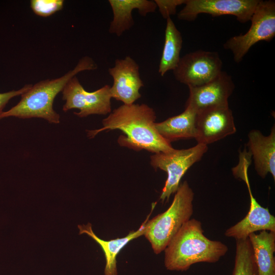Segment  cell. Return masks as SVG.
I'll return each instance as SVG.
<instances>
[{"instance_id":"obj_20","label":"cell","mask_w":275,"mask_h":275,"mask_svg":"<svg viewBox=\"0 0 275 275\" xmlns=\"http://www.w3.org/2000/svg\"><path fill=\"white\" fill-rule=\"evenodd\" d=\"M232 275H258L253 251L249 238L236 240Z\"/></svg>"},{"instance_id":"obj_21","label":"cell","mask_w":275,"mask_h":275,"mask_svg":"<svg viewBox=\"0 0 275 275\" xmlns=\"http://www.w3.org/2000/svg\"><path fill=\"white\" fill-rule=\"evenodd\" d=\"M64 3L63 0H32L30 5L31 9L36 15L48 17L61 10Z\"/></svg>"},{"instance_id":"obj_3","label":"cell","mask_w":275,"mask_h":275,"mask_svg":"<svg viewBox=\"0 0 275 275\" xmlns=\"http://www.w3.org/2000/svg\"><path fill=\"white\" fill-rule=\"evenodd\" d=\"M97 68L96 64L91 58L88 56L82 58L73 69L62 76L41 80L32 85L21 95V99L16 105L0 114V119L9 117L21 119L40 118L51 123H59L60 115L53 108V102L56 96L77 73Z\"/></svg>"},{"instance_id":"obj_10","label":"cell","mask_w":275,"mask_h":275,"mask_svg":"<svg viewBox=\"0 0 275 275\" xmlns=\"http://www.w3.org/2000/svg\"><path fill=\"white\" fill-rule=\"evenodd\" d=\"M197 144L208 145L234 134L236 128L228 105L211 106L197 112L196 119Z\"/></svg>"},{"instance_id":"obj_23","label":"cell","mask_w":275,"mask_h":275,"mask_svg":"<svg viewBox=\"0 0 275 275\" xmlns=\"http://www.w3.org/2000/svg\"><path fill=\"white\" fill-rule=\"evenodd\" d=\"M32 86V84H26L18 90H12L7 92L0 93V114L3 112V108L11 99L14 97L21 95L26 92Z\"/></svg>"},{"instance_id":"obj_19","label":"cell","mask_w":275,"mask_h":275,"mask_svg":"<svg viewBox=\"0 0 275 275\" xmlns=\"http://www.w3.org/2000/svg\"><path fill=\"white\" fill-rule=\"evenodd\" d=\"M166 20L164 42L158 68V73L161 76L177 67L183 43L181 34L171 18Z\"/></svg>"},{"instance_id":"obj_6","label":"cell","mask_w":275,"mask_h":275,"mask_svg":"<svg viewBox=\"0 0 275 275\" xmlns=\"http://www.w3.org/2000/svg\"><path fill=\"white\" fill-rule=\"evenodd\" d=\"M208 146L197 144L184 149H175L167 152L154 153L150 156V164L155 169H160L167 174V178L159 199L168 201L175 194L181 178L195 163L200 161L208 151Z\"/></svg>"},{"instance_id":"obj_15","label":"cell","mask_w":275,"mask_h":275,"mask_svg":"<svg viewBox=\"0 0 275 275\" xmlns=\"http://www.w3.org/2000/svg\"><path fill=\"white\" fill-rule=\"evenodd\" d=\"M113 12V19L108 29L111 34L120 37L134 25L132 12L138 10L139 14L146 16L155 11L157 6L154 1L149 0H109Z\"/></svg>"},{"instance_id":"obj_5","label":"cell","mask_w":275,"mask_h":275,"mask_svg":"<svg viewBox=\"0 0 275 275\" xmlns=\"http://www.w3.org/2000/svg\"><path fill=\"white\" fill-rule=\"evenodd\" d=\"M250 21V28L245 34L231 37L223 45L224 48L232 52L236 63L254 44L261 41L270 42L275 36L274 1L259 0Z\"/></svg>"},{"instance_id":"obj_4","label":"cell","mask_w":275,"mask_h":275,"mask_svg":"<svg viewBox=\"0 0 275 275\" xmlns=\"http://www.w3.org/2000/svg\"><path fill=\"white\" fill-rule=\"evenodd\" d=\"M194 193L187 181L180 184L169 208L146 223L144 236L156 254L164 251L193 214Z\"/></svg>"},{"instance_id":"obj_11","label":"cell","mask_w":275,"mask_h":275,"mask_svg":"<svg viewBox=\"0 0 275 275\" xmlns=\"http://www.w3.org/2000/svg\"><path fill=\"white\" fill-rule=\"evenodd\" d=\"M108 72L113 79L110 88L112 98L124 104H131L141 97L139 91L144 85L139 66L131 57L116 59L114 66L108 68Z\"/></svg>"},{"instance_id":"obj_22","label":"cell","mask_w":275,"mask_h":275,"mask_svg":"<svg viewBox=\"0 0 275 275\" xmlns=\"http://www.w3.org/2000/svg\"><path fill=\"white\" fill-rule=\"evenodd\" d=\"M157 8L164 19L171 17L176 13L177 7L185 4L186 0H154Z\"/></svg>"},{"instance_id":"obj_8","label":"cell","mask_w":275,"mask_h":275,"mask_svg":"<svg viewBox=\"0 0 275 275\" xmlns=\"http://www.w3.org/2000/svg\"><path fill=\"white\" fill-rule=\"evenodd\" d=\"M110 88L106 85L93 92L85 90L75 76L71 78L63 88V99L65 100L63 111L78 109L74 113L79 117H86L91 115H106L112 112Z\"/></svg>"},{"instance_id":"obj_12","label":"cell","mask_w":275,"mask_h":275,"mask_svg":"<svg viewBox=\"0 0 275 275\" xmlns=\"http://www.w3.org/2000/svg\"><path fill=\"white\" fill-rule=\"evenodd\" d=\"M189 94L185 105L197 112L209 107L228 105V99L235 88L231 76L224 71L204 85L188 87Z\"/></svg>"},{"instance_id":"obj_9","label":"cell","mask_w":275,"mask_h":275,"mask_svg":"<svg viewBox=\"0 0 275 275\" xmlns=\"http://www.w3.org/2000/svg\"><path fill=\"white\" fill-rule=\"evenodd\" d=\"M259 0H186L178 13L179 20H195L200 14L213 17L233 15L240 23L250 21Z\"/></svg>"},{"instance_id":"obj_2","label":"cell","mask_w":275,"mask_h":275,"mask_svg":"<svg viewBox=\"0 0 275 275\" xmlns=\"http://www.w3.org/2000/svg\"><path fill=\"white\" fill-rule=\"evenodd\" d=\"M164 251L167 269L182 271L195 263L217 262L228 248L220 241L206 237L201 222L192 218L181 227Z\"/></svg>"},{"instance_id":"obj_13","label":"cell","mask_w":275,"mask_h":275,"mask_svg":"<svg viewBox=\"0 0 275 275\" xmlns=\"http://www.w3.org/2000/svg\"><path fill=\"white\" fill-rule=\"evenodd\" d=\"M250 198V208L242 220L228 228L225 232L228 237L236 240L245 239L257 231L266 230L275 232V217L268 208L261 206L253 195L249 181L245 182Z\"/></svg>"},{"instance_id":"obj_7","label":"cell","mask_w":275,"mask_h":275,"mask_svg":"<svg viewBox=\"0 0 275 275\" xmlns=\"http://www.w3.org/2000/svg\"><path fill=\"white\" fill-rule=\"evenodd\" d=\"M222 66L217 52L198 50L180 58L173 72L178 81L188 87H196L215 78L222 72Z\"/></svg>"},{"instance_id":"obj_1","label":"cell","mask_w":275,"mask_h":275,"mask_svg":"<svg viewBox=\"0 0 275 275\" xmlns=\"http://www.w3.org/2000/svg\"><path fill=\"white\" fill-rule=\"evenodd\" d=\"M156 116L146 104H122L103 119V127L87 130L88 136L93 138L105 130L119 129L124 133L118 139V144L136 151L145 150L153 153L174 150L171 143L165 140L155 127Z\"/></svg>"},{"instance_id":"obj_14","label":"cell","mask_w":275,"mask_h":275,"mask_svg":"<svg viewBox=\"0 0 275 275\" xmlns=\"http://www.w3.org/2000/svg\"><path fill=\"white\" fill-rule=\"evenodd\" d=\"M246 146L253 157L257 174L265 178L268 173L275 180V127L273 125L269 135L265 136L257 129L248 133Z\"/></svg>"},{"instance_id":"obj_18","label":"cell","mask_w":275,"mask_h":275,"mask_svg":"<svg viewBox=\"0 0 275 275\" xmlns=\"http://www.w3.org/2000/svg\"><path fill=\"white\" fill-rule=\"evenodd\" d=\"M248 238L258 275H275V232L263 230L250 234Z\"/></svg>"},{"instance_id":"obj_16","label":"cell","mask_w":275,"mask_h":275,"mask_svg":"<svg viewBox=\"0 0 275 275\" xmlns=\"http://www.w3.org/2000/svg\"><path fill=\"white\" fill-rule=\"evenodd\" d=\"M155 204L152 206L151 213L136 231H130L127 235L122 238H118L109 240H104L99 238L93 232L92 225H78L79 234H87L92 237L102 249L105 258V266L104 275H118L116 258L120 251L131 240L144 235L146 228V223L149 219Z\"/></svg>"},{"instance_id":"obj_17","label":"cell","mask_w":275,"mask_h":275,"mask_svg":"<svg viewBox=\"0 0 275 275\" xmlns=\"http://www.w3.org/2000/svg\"><path fill=\"white\" fill-rule=\"evenodd\" d=\"M197 111L189 105L178 115L155 123L159 134L167 142L195 139Z\"/></svg>"}]
</instances>
